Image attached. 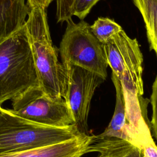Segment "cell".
<instances>
[{
    "instance_id": "obj_1",
    "label": "cell",
    "mask_w": 157,
    "mask_h": 157,
    "mask_svg": "<svg viewBox=\"0 0 157 157\" xmlns=\"http://www.w3.org/2000/svg\"><path fill=\"white\" fill-rule=\"evenodd\" d=\"M25 26L40 87L50 98L65 100L66 71L58 60L59 50L52 43L46 9L31 7Z\"/></svg>"
},
{
    "instance_id": "obj_2",
    "label": "cell",
    "mask_w": 157,
    "mask_h": 157,
    "mask_svg": "<svg viewBox=\"0 0 157 157\" xmlns=\"http://www.w3.org/2000/svg\"><path fill=\"white\" fill-rule=\"evenodd\" d=\"M40 86L25 25L0 43V104Z\"/></svg>"
},
{
    "instance_id": "obj_3",
    "label": "cell",
    "mask_w": 157,
    "mask_h": 157,
    "mask_svg": "<svg viewBox=\"0 0 157 157\" xmlns=\"http://www.w3.org/2000/svg\"><path fill=\"white\" fill-rule=\"evenodd\" d=\"M81 134L74 124L67 127L44 125L0 107V155L67 141Z\"/></svg>"
},
{
    "instance_id": "obj_4",
    "label": "cell",
    "mask_w": 157,
    "mask_h": 157,
    "mask_svg": "<svg viewBox=\"0 0 157 157\" xmlns=\"http://www.w3.org/2000/svg\"><path fill=\"white\" fill-rule=\"evenodd\" d=\"M66 22L58 48L63 65L77 66L105 79L108 64L104 45L93 33L91 25L83 20L75 23L72 18Z\"/></svg>"
},
{
    "instance_id": "obj_5",
    "label": "cell",
    "mask_w": 157,
    "mask_h": 157,
    "mask_svg": "<svg viewBox=\"0 0 157 157\" xmlns=\"http://www.w3.org/2000/svg\"><path fill=\"white\" fill-rule=\"evenodd\" d=\"M108 66L124 90L144 94L143 56L136 39L122 29L104 44Z\"/></svg>"
},
{
    "instance_id": "obj_6",
    "label": "cell",
    "mask_w": 157,
    "mask_h": 157,
    "mask_svg": "<svg viewBox=\"0 0 157 157\" xmlns=\"http://www.w3.org/2000/svg\"><path fill=\"white\" fill-rule=\"evenodd\" d=\"M12 101V111L25 119L54 127L75 125L67 102L50 98L40 86L31 88Z\"/></svg>"
},
{
    "instance_id": "obj_7",
    "label": "cell",
    "mask_w": 157,
    "mask_h": 157,
    "mask_svg": "<svg viewBox=\"0 0 157 157\" xmlns=\"http://www.w3.org/2000/svg\"><path fill=\"white\" fill-rule=\"evenodd\" d=\"M64 66L67 75L65 101L72 111L78 131L82 134H88V118L91 99L96 88L105 79L77 66Z\"/></svg>"
},
{
    "instance_id": "obj_8",
    "label": "cell",
    "mask_w": 157,
    "mask_h": 157,
    "mask_svg": "<svg viewBox=\"0 0 157 157\" xmlns=\"http://www.w3.org/2000/svg\"><path fill=\"white\" fill-rule=\"evenodd\" d=\"M94 136L81 134L71 140L28 150L0 155V157H82L89 153Z\"/></svg>"
},
{
    "instance_id": "obj_9",
    "label": "cell",
    "mask_w": 157,
    "mask_h": 157,
    "mask_svg": "<svg viewBox=\"0 0 157 157\" xmlns=\"http://www.w3.org/2000/svg\"><path fill=\"white\" fill-rule=\"evenodd\" d=\"M29 11L26 0H0V43L25 25Z\"/></svg>"
},
{
    "instance_id": "obj_10",
    "label": "cell",
    "mask_w": 157,
    "mask_h": 157,
    "mask_svg": "<svg viewBox=\"0 0 157 157\" xmlns=\"http://www.w3.org/2000/svg\"><path fill=\"white\" fill-rule=\"evenodd\" d=\"M112 80L115 88L116 101L113 115L108 126L101 134L94 136L96 139L115 137L127 140L125 132L126 106L122 85L116 75L112 73Z\"/></svg>"
},
{
    "instance_id": "obj_11",
    "label": "cell",
    "mask_w": 157,
    "mask_h": 157,
    "mask_svg": "<svg viewBox=\"0 0 157 157\" xmlns=\"http://www.w3.org/2000/svg\"><path fill=\"white\" fill-rule=\"evenodd\" d=\"M90 152H98L103 157H142L140 148L129 141L115 137L95 139L90 147Z\"/></svg>"
},
{
    "instance_id": "obj_12",
    "label": "cell",
    "mask_w": 157,
    "mask_h": 157,
    "mask_svg": "<svg viewBox=\"0 0 157 157\" xmlns=\"http://www.w3.org/2000/svg\"><path fill=\"white\" fill-rule=\"evenodd\" d=\"M145 23L150 50L157 56V0H133Z\"/></svg>"
},
{
    "instance_id": "obj_13",
    "label": "cell",
    "mask_w": 157,
    "mask_h": 157,
    "mask_svg": "<svg viewBox=\"0 0 157 157\" xmlns=\"http://www.w3.org/2000/svg\"><path fill=\"white\" fill-rule=\"evenodd\" d=\"M91 29L99 41L104 45L123 28L112 19L107 17H99L91 25Z\"/></svg>"
},
{
    "instance_id": "obj_14",
    "label": "cell",
    "mask_w": 157,
    "mask_h": 157,
    "mask_svg": "<svg viewBox=\"0 0 157 157\" xmlns=\"http://www.w3.org/2000/svg\"><path fill=\"white\" fill-rule=\"evenodd\" d=\"M101 0H74L72 15L83 20L90 13L93 6Z\"/></svg>"
},
{
    "instance_id": "obj_15",
    "label": "cell",
    "mask_w": 157,
    "mask_h": 157,
    "mask_svg": "<svg viewBox=\"0 0 157 157\" xmlns=\"http://www.w3.org/2000/svg\"><path fill=\"white\" fill-rule=\"evenodd\" d=\"M150 101L152 107V117L150 125L153 135L157 139V76L152 85V93Z\"/></svg>"
},
{
    "instance_id": "obj_16",
    "label": "cell",
    "mask_w": 157,
    "mask_h": 157,
    "mask_svg": "<svg viewBox=\"0 0 157 157\" xmlns=\"http://www.w3.org/2000/svg\"><path fill=\"white\" fill-rule=\"evenodd\" d=\"M141 151L142 157H157V145L153 141L144 145Z\"/></svg>"
},
{
    "instance_id": "obj_17",
    "label": "cell",
    "mask_w": 157,
    "mask_h": 157,
    "mask_svg": "<svg viewBox=\"0 0 157 157\" xmlns=\"http://www.w3.org/2000/svg\"><path fill=\"white\" fill-rule=\"evenodd\" d=\"M53 0H27V3L29 7H39L47 9Z\"/></svg>"
},
{
    "instance_id": "obj_18",
    "label": "cell",
    "mask_w": 157,
    "mask_h": 157,
    "mask_svg": "<svg viewBox=\"0 0 157 157\" xmlns=\"http://www.w3.org/2000/svg\"><path fill=\"white\" fill-rule=\"evenodd\" d=\"M98 157H103L102 155H99V156H98Z\"/></svg>"
},
{
    "instance_id": "obj_19",
    "label": "cell",
    "mask_w": 157,
    "mask_h": 157,
    "mask_svg": "<svg viewBox=\"0 0 157 157\" xmlns=\"http://www.w3.org/2000/svg\"><path fill=\"white\" fill-rule=\"evenodd\" d=\"M1 104H0V107H1Z\"/></svg>"
}]
</instances>
